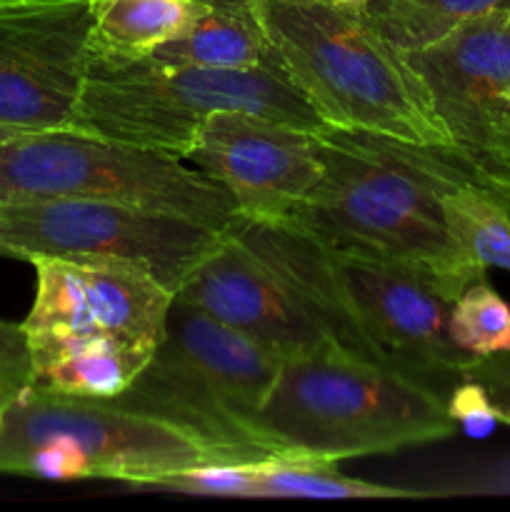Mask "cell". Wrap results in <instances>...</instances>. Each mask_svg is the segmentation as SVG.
<instances>
[{
    "label": "cell",
    "mask_w": 510,
    "mask_h": 512,
    "mask_svg": "<svg viewBox=\"0 0 510 512\" xmlns=\"http://www.w3.org/2000/svg\"><path fill=\"white\" fill-rule=\"evenodd\" d=\"M448 335L455 348L473 358L508 353L510 305L490 288L488 280H475L450 305Z\"/></svg>",
    "instance_id": "44dd1931"
},
{
    "label": "cell",
    "mask_w": 510,
    "mask_h": 512,
    "mask_svg": "<svg viewBox=\"0 0 510 512\" xmlns=\"http://www.w3.org/2000/svg\"><path fill=\"white\" fill-rule=\"evenodd\" d=\"M90 50L115 58H148L165 43L183 38L208 13L200 0H90Z\"/></svg>",
    "instance_id": "2e32d148"
},
{
    "label": "cell",
    "mask_w": 510,
    "mask_h": 512,
    "mask_svg": "<svg viewBox=\"0 0 510 512\" xmlns=\"http://www.w3.org/2000/svg\"><path fill=\"white\" fill-rule=\"evenodd\" d=\"M200 3L223 13H253V0H200Z\"/></svg>",
    "instance_id": "d4e9b609"
},
{
    "label": "cell",
    "mask_w": 510,
    "mask_h": 512,
    "mask_svg": "<svg viewBox=\"0 0 510 512\" xmlns=\"http://www.w3.org/2000/svg\"><path fill=\"white\" fill-rule=\"evenodd\" d=\"M28 350L33 388L83 400L115 398L150 360L115 338H28Z\"/></svg>",
    "instance_id": "9a60e30c"
},
{
    "label": "cell",
    "mask_w": 510,
    "mask_h": 512,
    "mask_svg": "<svg viewBox=\"0 0 510 512\" xmlns=\"http://www.w3.org/2000/svg\"><path fill=\"white\" fill-rule=\"evenodd\" d=\"M283 363L255 340L173 298L160 345L108 403L180 430L223 463L283 458L260 428Z\"/></svg>",
    "instance_id": "5b68a950"
},
{
    "label": "cell",
    "mask_w": 510,
    "mask_h": 512,
    "mask_svg": "<svg viewBox=\"0 0 510 512\" xmlns=\"http://www.w3.org/2000/svg\"><path fill=\"white\" fill-rule=\"evenodd\" d=\"M405 58L450 148L510 208V10L478 15Z\"/></svg>",
    "instance_id": "30bf717a"
},
{
    "label": "cell",
    "mask_w": 510,
    "mask_h": 512,
    "mask_svg": "<svg viewBox=\"0 0 510 512\" xmlns=\"http://www.w3.org/2000/svg\"><path fill=\"white\" fill-rule=\"evenodd\" d=\"M0 383L13 388L30 385V350L23 325L0 320Z\"/></svg>",
    "instance_id": "cb8c5ba5"
},
{
    "label": "cell",
    "mask_w": 510,
    "mask_h": 512,
    "mask_svg": "<svg viewBox=\"0 0 510 512\" xmlns=\"http://www.w3.org/2000/svg\"><path fill=\"white\" fill-rule=\"evenodd\" d=\"M338 463L308 458L253 460L248 475V498H308V500H398L420 493L390 485L368 483L338 473Z\"/></svg>",
    "instance_id": "ac0fdd59"
},
{
    "label": "cell",
    "mask_w": 510,
    "mask_h": 512,
    "mask_svg": "<svg viewBox=\"0 0 510 512\" xmlns=\"http://www.w3.org/2000/svg\"><path fill=\"white\" fill-rule=\"evenodd\" d=\"M465 378H473L483 385L500 423L510 425V350L480 358Z\"/></svg>",
    "instance_id": "603a6c76"
},
{
    "label": "cell",
    "mask_w": 510,
    "mask_h": 512,
    "mask_svg": "<svg viewBox=\"0 0 510 512\" xmlns=\"http://www.w3.org/2000/svg\"><path fill=\"white\" fill-rule=\"evenodd\" d=\"M0 3H5V0H0Z\"/></svg>",
    "instance_id": "f1b7e54d"
},
{
    "label": "cell",
    "mask_w": 510,
    "mask_h": 512,
    "mask_svg": "<svg viewBox=\"0 0 510 512\" xmlns=\"http://www.w3.org/2000/svg\"><path fill=\"white\" fill-rule=\"evenodd\" d=\"M205 463H223L180 430L115 408L23 388L3 408L0 473L40 480H123L155 485Z\"/></svg>",
    "instance_id": "ba28073f"
},
{
    "label": "cell",
    "mask_w": 510,
    "mask_h": 512,
    "mask_svg": "<svg viewBox=\"0 0 510 512\" xmlns=\"http://www.w3.org/2000/svg\"><path fill=\"white\" fill-rule=\"evenodd\" d=\"M38 275L25 338H115L153 355L175 295L120 260H30Z\"/></svg>",
    "instance_id": "7c38bea8"
},
{
    "label": "cell",
    "mask_w": 510,
    "mask_h": 512,
    "mask_svg": "<svg viewBox=\"0 0 510 512\" xmlns=\"http://www.w3.org/2000/svg\"><path fill=\"white\" fill-rule=\"evenodd\" d=\"M445 400L433 385L328 338L285 360L260 428L283 458L340 463L450 438Z\"/></svg>",
    "instance_id": "277c9868"
},
{
    "label": "cell",
    "mask_w": 510,
    "mask_h": 512,
    "mask_svg": "<svg viewBox=\"0 0 510 512\" xmlns=\"http://www.w3.org/2000/svg\"><path fill=\"white\" fill-rule=\"evenodd\" d=\"M445 405H448V415L455 423V430L465 433L468 438H488V435H493L495 425L500 423L493 403H490V395L473 378L458 380Z\"/></svg>",
    "instance_id": "7402d4cb"
},
{
    "label": "cell",
    "mask_w": 510,
    "mask_h": 512,
    "mask_svg": "<svg viewBox=\"0 0 510 512\" xmlns=\"http://www.w3.org/2000/svg\"><path fill=\"white\" fill-rule=\"evenodd\" d=\"M333 3L348 5V8H365V5H368V0H333Z\"/></svg>",
    "instance_id": "4316f807"
},
{
    "label": "cell",
    "mask_w": 510,
    "mask_h": 512,
    "mask_svg": "<svg viewBox=\"0 0 510 512\" xmlns=\"http://www.w3.org/2000/svg\"><path fill=\"white\" fill-rule=\"evenodd\" d=\"M0 420H3V405H0Z\"/></svg>",
    "instance_id": "83f0119b"
},
{
    "label": "cell",
    "mask_w": 510,
    "mask_h": 512,
    "mask_svg": "<svg viewBox=\"0 0 510 512\" xmlns=\"http://www.w3.org/2000/svg\"><path fill=\"white\" fill-rule=\"evenodd\" d=\"M175 298L283 360L308 353L330 338L308 305L238 238L235 228L190 270Z\"/></svg>",
    "instance_id": "5bb4252c"
},
{
    "label": "cell",
    "mask_w": 510,
    "mask_h": 512,
    "mask_svg": "<svg viewBox=\"0 0 510 512\" xmlns=\"http://www.w3.org/2000/svg\"><path fill=\"white\" fill-rule=\"evenodd\" d=\"M315 143L323 175L280 223L335 253L410 270L450 300L485 278L450 235L440 205L455 185H483L453 148L335 125L315 130Z\"/></svg>",
    "instance_id": "6da1fadb"
},
{
    "label": "cell",
    "mask_w": 510,
    "mask_h": 512,
    "mask_svg": "<svg viewBox=\"0 0 510 512\" xmlns=\"http://www.w3.org/2000/svg\"><path fill=\"white\" fill-rule=\"evenodd\" d=\"M445 223L463 253L483 270L510 273V208L478 183H460L440 195Z\"/></svg>",
    "instance_id": "d6986e66"
},
{
    "label": "cell",
    "mask_w": 510,
    "mask_h": 512,
    "mask_svg": "<svg viewBox=\"0 0 510 512\" xmlns=\"http://www.w3.org/2000/svg\"><path fill=\"white\" fill-rule=\"evenodd\" d=\"M90 43V0L0 3V135L70 130Z\"/></svg>",
    "instance_id": "8fae6325"
},
{
    "label": "cell",
    "mask_w": 510,
    "mask_h": 512,
    "mask_svg": "<svg viewBox=\"0 0 510 512\" xmlns=\"http://www.w3.org/2000/svg\"><path fill=\"white\" fill-rule=\"evenodd\" d=\"M273 68L325 125L418 145L450 138L423 80L365 8L333 0H253Z\"/></svg>",
    "instance_id": "3957f363"
},
{
    "label": "cell",
    "mask_w": 510,
    "mask_h": 512,
    "mask_svg": "<svg viewBox=\"0 0 510 512\" xmlns=\"http://www.w3.org/2000/svg\"><path fill=\"white\" fill-rule=\"evenodd\" d=\"M153 58L190 68L253 70L268 63V43L253 13L208 8L183 38L165 43Z\"/></svg>",
    "instance_id": "e0dca14e"
},
{
    "label": "cell",
    "mask_w": 510,
    "mask_h": 512,
    "mask_svg": "<svg viewBox=\"0 0 510 512\" xmlns=\"http://www.w3.org/2000/svg\"><path fill=\"white\" fill-rule=\"evenodd\" d=\"M235 233L343 348L423 380L445 398L480 360L455 348L448 335L453 300L420 275L335 253L288 223L238 220Z\"/></svg>",
    "instance_id": "7a4b0ae2"
},
{
    "label": "cell",
    "mask_w": 510,
    "mask_h": 512,
    "mask_svg": "<svg viewBox=\"0 0 510 512\" xmlns=\"http://www.w3.org/2000/svg\"><path fill=\"white\" fill-rule=\"evenodd\" d=\"M508 10H510V3H508Z\"/></svg>",
    "instance_id": "f546056e"
},
{
    "label": "cell",
    "mask_w": 510,
    "mask_h": 512,
    "mask_svg": "<svg viewBox=\"0 0 510 512\" xmlns=\"http://www.w3.org/2000/svg\"><path fill=\"white\" fill-rule=\"evenodd\" d=\"M225 233L178 215L90 200L0 205V255L28 263L120 260L145 270L173 295Z\"/></svg>",
    "instance_id": "9c48e42d"
},
{
    "label": "cell",
    "mask_w": 510,
    "mask_h": 512,
    "mask_svg": "<svg viewBox=\"0 0 510 512\" xmlns=\"http://www.w3.org/2000/svg\"><path fill=\"white\" fill-rule=\"evenodd\" d=\"M218 110L303 130L325 125L270 60L253 70H208L160 63L153 55L115 58L90 50L70 130L185 160L203 120Z\"/></svg>",
    "instance_id": "8992f818"
},
{
    "label": "cell",
    "mask_w": 510,
    "mask_h": 512,
    "mask_svg": "<svg viewBox=\"0 0 510 512\" xmlns=\"http://www.w3.org/2000/svg\"><path fill=\"white\" fill-rule=\"evenodd\" d=\"M90 200L233 230L230 195L173 155L78 130L0 135V205Z\"/></svg>",
    "instance_id": "52a82bcc"
},
{
    "label": "cell",
    "mask_w": 510,
    "mask_h": 512,
    "mask_svg": "<svg viewBox=\"0 0 510 512\" xmlns=\"http://www.w3.org/2000/svg\"><path fill=\"white\" fill-rule=\"evenodd\" d=\"M510 0H368L370 23L400 50L425 48L453 33L458 25L508 8Z\"/></svg>",
    "instance_id": "ffe728a7"
},
{
    "label": "cell",
    "mask_w": 510,
    "mask_h": 512,
    "mask_svg": "<svg viewBox=\"0 0 510 512\" xmlns=\"http://www.w3.org/2000/svg\"><path fill=\"white\" fill-rule=\"evenodd\" d=\"M185 160L218 183L250 223L285 220L323 175L315 130L238 110L208 115Z\"/></svg>",
    "instance_id": "4fadbf2b"
},
{
    "label": "cell",
    "mask_w": 510,
    "mask_h": 512,
    "mask_svg": "<svg viewBox=\"0 0 510 512\" xmlns=\"http://www.w3.org/2000/svg\"><path fill=\"white\" fill-rule=\"evenodd\" d=\"M20 393H23V390H20V388H13V385H8V383H0V405H3V408H5V405H8L10 400L18 398Z\"/></svg>",
    "instance_id": "484cf974"
}]
</instances>
